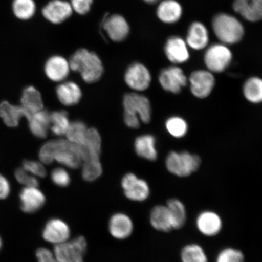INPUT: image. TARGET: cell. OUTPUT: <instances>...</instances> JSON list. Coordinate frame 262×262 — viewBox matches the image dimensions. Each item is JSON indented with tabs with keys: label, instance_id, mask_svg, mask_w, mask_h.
Wrapping results in <instances>:
<instances>
[{
	"label": "cell",
	"instance_id": "obj_17",
	"mask_svg": "<svg viewBox=\"0 0 262 262\" xmlns=\"http://www.w3.org/2000/svg\"><path fill=\"white\" fill-rule=\"evenodd\" d=\"M70 3L63 0H52L42 9V14L49 22L60 24L73 14Z\"/></svg>",
	"mask_w": 262,
	"mask_h": 262
},
{
	"label": "cell",
	"instance_id": "obj_2",
	"mask_svg": "<svg viewBox=\"0 0 262 262\" xmlns=\"http://www.w3.org/2000/svg\"><path fill=\"white\" fill-rule=\"evenodd\" d=\"M213 32L221 43L235 45L244 38L245 29L242 23L234 16L226 13L216 15L212 21Z\"/></svg>",
	"mask_w": 262,
	"mask_h": 262
},
{
	"label": "cell",
	"instance_id": "obj_10",
	"mask_svg": "<svg viewBox=\"0 0 262 262\" xmlns=\"http://www.w3.org/2000/svg\"><path fill=\"white\" fill-rule=\"evenodd\" d=\"M160 84L169 93L179 94L188 83V78L181 68L171 66L163 69L159 76Z\"/></svg>",
	"mask_w": 262,
	"mask_h": 262
},
{
	"label": "cell",
	"instance_id": "obj_34",
	"mask_svg": "<svg viewBox=\"0 0 262 262\" xmlns=\"http://www.w3.org/2000/svg\"><path fill=\"white\" fill-rule=\"evenodd\" d=\"M12 7L14 15L21 20H28L36 12L34 0H14Z\"/></svg>",
	"mask_w": 262,
	"mask_h": 262
},
{
	"label": "cell",
	"instance_id": "obj_25",
	"mask_svg": "<svg viewBox=\"0 0 262 262\" xmlns=\"http://www.w3.org/2000/svg\"><path fill=\"white\" fill-rule=\"evenodd\" d=\"M56 94L61 104L67 106H73L79 103L82 97L80 88L73 81H66L56 88Z\"/></svg>",
	"mask_w": 262,
	"mask_h": 262
},
{
	"label": "cell",
	"instance_id": "obj_13",
	"mask_svg": "<svg viewBox=\"0 0 262 262\" xmlns=\"http://www.w3.org/2000/svg\"><path fill=\"white\" fill-rule=\"evenodd\" d=\"M151 74L145 65L134 63L127 68L124 80L131 89L143 91L147 89L151 83Z\"/></svg>",
	"mask_w": 262,
	"mask_h": 262
},
{
	"label": "cell",
	"instance_id": "obj_27",
	"mask_svg": "<svg viewBox=\"0 0 262 262\" xmlns=\"http://www.w3.org/2000/svg\"><path fill=\"white\" fill-rule=\"evenodd\" d=\"M29 127L33 135L39 139H45L48 136L51 125V114L42 110L32 115L28 120Z\"/></svg>",
	"mask_w": 262,
	"mask_h": 262
},
{
	"label": "cell",
	"instance_id": "obj_22",
	"mask_svg": "<svg viewBox=\"0 0 262 262\" xmlns=\"http://www.w3.org/2000/svg\"><path fill=\"white\" fill-rule=\"evenodd\" d=\"M232 7L246 20L257 22L262 19V0H234Z\"/></svg>",
	"mask_w": 262,
	"mask_h": 262
},
{
	"label": "cell",
	"instance_id": "obj_18",
	"mask_svg": "<svg viewBox=\"0 0 262 262\" xmlns=\"http://www.w3.org/2000/svg\"><path fill=\"white\" fill-rule=\"evenodd\" d=\"M19 199L21 210L27 214L37 212L46 202L43 192L38 187H25L19 193Z\"/></svg>",
	"mask_w": 262,
	"mask_h": 262
},
{
	"label": "cell",
	"instance_id": "obj_1",
	"mask_svg": "<svg viewBox=\"0 0 262 262\" xmlns=\"http://www.w3.org/2000/svg\"><path fill=\"white\" fill-rule=\"evenodd\" d=\"M71 70L79 73L86 83H93L102 77L104 68L98 55L84 48L78 49L72 55L70 61Z\"/></svg>",
	"mask_w": 262,
	"mask_h": 262
},
{
	"label": "cell",
	"instance_id": "obj_8",
	"mask_svg": "<svg viewBox=\"0 0 262 262\" xmlns=\"http://www.w3.org/2000/svg\"><path fill=\"white\" fill-rule=\"evenodd\" d=\"M79 146L82 156L81 165H96L101 164V140L96 129L88 128L86 138Z\"/></svg>",
	"mask_w": 262,
	"mask_h": 262
},
{
	"label": "cell",
	"instance_id": "obj_12",
	"mask_svg": "<svg viewBox=\"0 0 262 262\" xmlns=\"http://www.w3.org/2000/svg\"><path fill=\"white\" fill-rule=\"evenodd\" d=\"M71 234L70 226L60 218H52L48 221L42 232L44 240L54 245L70 240Z\"/></svg>",
	"mask_w": 262,
	"mask_h": 262
},
{
	"label": "cell",
	"instance_id": "obj_44",
	"mask_svg": "<svg viewBox=\"0 0 262 262\" xmlns=\"http://www.w3.org/2000/svg\"><path fill=\"white\" fill-rule=\"evenodd\" d=\"M124 120L126 125L130 128L137 129L140 126V120L138 117L124 114Z\"/></svg>",
	"mask_w": 262,
	"mask_h": 262
},
{
	"label": "cell",
	"instance_id": "obj_20",
	"mask_svg": "<svg viewBox=\"0 0 262 262\" xmlns=\"http://www.w3.org/2000/svg\"><path fill=\"white\" fill-rule=\"evenodd\" d=\"M70 62L63 57L54 55L48 59L45 65L46 75L52 81H64L70 74Z\"/></svg>",
	"mask_w": 262,
	"mask_h": 262
},
{
	"label": "cell",
	"instance_id": "obj_36",
	"mask_svg": "<svg viewBox=\"0 0 262 262\" xmlns=\"http://www.w3.org/2000/svg\"><path fill=\"white\" fill-rule=\"evenodd\" d=\"M88 129L86 124L81 121L71 122L66 134L67 139L75 145L80 146L86 138Z\"/></svg>",
	"mask_w": 262,
	"mask_h": 262
},
{
	"label": "cell",
	"instance_id": "obj_24",
	"mask_svg": "<svg viewBox=\"0 0 262 262\" xmlns=\"http://www.w3.org/2000/svg\"><path fill=\"white\" fill-rule=\"evenodd\" d=\"M150 224L156 230L168 232L173 229L172 219L166 205H157L150 213Z\"/></svg>",
	"mask_w": 262,
	"mask_h": 262
},
{
	"label": "cell",
	"instance_id": "obj_33",
	"mask_svg": "<svg viewBox=\"0 0 262 262\" xmlns=\"http://www.w3.org/2000/svg\"><path fill=\"white\" fill-rule=\"evenodd\" d=\"M70 124L68 113L66 111H54L51 114L50 129L55 136L66 135Z\"/></svg>",
	"mask_w": 262,
	"mask_h": 262
},
{
	"label": "cell",
	"instance_id": "obj_32",
	"mask_svg": "<svg viewBox=\"0 0 262 262\" xmlns=\"http://www.w3.org/2000/svg\"><path fill=\"white\" fill-rule=\"evenodd\" d=\"M180 260L182 262H208L204 248L198 244L185 245L180 253Z\"/></svg>",
	"mask_w": 262,
	"mask_h": 262
},
{
	"label": "cell",
	"instance_id": "obj_4",
	"mask_svg": "<svg viewBox=\"0 0 262 262\" xmlns=\"http://www.w3.org/2000/svg\"><path fill=\"white\" fill-rule=\"evenodd\" d=\"M53 159L67 168L77 169L82 164L80 147L67 139L54 140Z\"/></svg>",
	"mask_w": 262,
	"mask_h": 262
},
{
	"label": "cell",
	"instance_id": "obj_35",
	"mask_svg": "<svg viewBox=\"0 0 262 262\" xmlns=\"http://www.w3.org/2000/svg\"><path fill=\"white\" fill-rule=\"evenodd\" d=\"M165 126L170 135L177 139H180L185 137L188 131V123L181 117L173 116L169 117L166 120Z\"/></svg>",
	"mask_w": 262,
	"mask_h": 262
},
{
	"label": "cell",
	"instance_id": "obj_38",
	"mask_svg": "<svg viewBox=\"0 0 262 262\" xmlns=\"http://www.w3.org/2000/svg\"><path fill=\"white\" fill-rule=\"evenodd\" d=\"M15 178L20 184L25 187H38L39 182L36 177L32 176L23 168L16 169Z\"/></svg>",
	"mask_w": 262,
	"mask_h": 262
},
{
	"label": "cell",
	"instance_id": "obj_41",
	"mask_svg": "<svg viewBox=\"0 0 262 262\" xmlns=\"http://www.w3.org/2000/svg\"><path fill=\"white\" fill-rule=\"evenodd\" d=\"M94 0H71L70 4L73 11L77 14L85 15L90 11Z\"/></svg>",
	"mask_w": 262,
	"mask_h": 262
},
{
	"label": "cell",
	"instance_id": "obj_39",
	"mask_svg": "<svg viewBox=\"0 0 262 262\" xmlns=\"http://www.w3.org/2000/svg\"><path fill=\"white\" fill-rule=\"evenodd\" d=\"M23 168L31 175L43 178L47 176V170L42 163L35 160H25L23 162Z\"/></svg>",
	"mask_w": 262,
	"mask_h": 262
},
{
	"label": "cell",
	"instance_id": "obj_37",
	"mask_svg": "<svg viewBox=\"0 0 262 262\" xmlns=\"http://www.w3.org/2000/svg\"><path fill=\"white\" fill-rule=\"evenodd\" d=\"M215 262H245V260L244 254L241 250L227 247L219 252Z\"/></svg>",
	"mask_w": 262,
	"mask_h": 262
},
{
	"label": "cell",
	"instance_id": "obj_5",
	"mask_svg": "<svg viewBox=\"0 0 262 262\" xmlns=\"http://www.w3.org/2000/svg\"><path fill=\"white\" fill-rule=\"evenodd\" d=\"M232 60L230 49L221 42L209 47L204 55L206 67L212 73H221L225 71L231 64Z\"/></svg>",
	"mask_w": 262,
	"mask_h": 262
},
{
	"label": "cell",
	"instance_id": "obj_46",
	"mask_svg": "<svg viewBox=\"0 0 262 262\" xmlns=\"http://www.w3.org/2000/svg\"><path fill=\"white\" fill-rule=\"evenodd\" d=\"M2 247V241L1 237H0V250H1Z\"/></svg>",
	"mask_w": 262,
	"mask_h": 262
},
{
	"label": "cell",
	"instance_id": "obj_15",
	"mask_svg": "<svg viewBox=\"0 0 262 262\" xmlns=\"http://www.w3.org/2000/svg\"><path fill=\"white\" fill-rule=\"evenodd\" d=\"M164 50L167 58L173 64H183L189 60V47L185 40L178 36L168 38Z\"/></svg>",
	"mask_w": 262,
	"mask_h": 262
},
{
	"label": "cell",
	"instance_id": "obj_19",
	"mask_svg": "<svg viewBox=\"0 0 262 262\" xmlns=\"http://www.w3.org/2000/svg\"><path fill=\"white\" fill-rule=\"evenodd\" d=\"M103 27L111 40L122 41L129 33V26L126 19L119 14H114L104 19Z\"/></svg>",
	"mask_w": 262,
	"mask_h": 262
},
{
	"label": "cell",
	"instance_id": "obj_43",
	"mask_svg": "<svg viewBox=\"0 0 262 262\" xmlns=\"http://www.w3.org/2000/svg\"><path fill=\"white\" fill-rule=\"evenodd\" d=\"M11 192V184L9 180L0 173V200L8 198Z\"/></svg>",
	"mask_w": 262,
	"mask_h": 262
},
{
	"label": "cell",
	"instance_id": "obj_30",
	"mask_svg": "<svg viewBox=\"0 0 262 262\" xmlns=\"http://www.w3.org/2000/svg\"><path fill=\"white\" fill-rule=\"evenodd\" d=\"M243 94L249 102L253 104L262 103V78L252 77L245 82Z\"/></svg>",
	"mask_w": 262,
	"mask_h": 262
},
{
	"label": "cell",
	"instance_id": "obj_45",
	"mask_svg": "<svg viewBox=\"0 0 262 262\" xmlns=\"http://www.w3.org/2000/svg\"><path fill=\"white\" fill-rule=\"evenodd\" d=\"M143 1L149 3V4H154V3L158 2L159 0H143Z\"/></svg>",
	"mask_w": 262,
	"mask_h": 262
},
{
	"label": "cell",
	"instance_id": "obj_23",
	"mask_svg": "<svg viewBox=\"0 0 262 262\" xmlns=\"http://www.w3.org/2000/svg\"><path fill=\"white\" fill-rule=\"evenodd\" d=\"M0 117L6 126L16 127L19 125L22 118L28 120L31 116L21 106L14 105L4 101L0 103Z\"/></svg>",
	"mask_w": 262,
	"mask_h": 262
},
{
	"label": "cell",
	"instance_id": "obj_16",
	"mask_svg": "<svg viewBox=\"0 0 262 262\" xmlns=\"http://www.w3.org/2000/svg\"><path fill=\"white\" fill-rule=\"evenodd\" d=\"M108 230L114 238L124 240L133 234L134 223L128 215L123 212L115 213L108 222Z\"/></svg>",
	"mask_w": 262,
	"mask_h": 262
},
{
	"label": "cell",
	"instance_id": "obj_29",
	"mask_svg": "<svg viewBox=\"0 0 262 262\" xmlns=\"http://www.w3.org/2000/svg\"><path fill=\"white\" fill-rule=\"evenodd\" d=\"M134 147L137 155L142 158L155 161L157 158L156 140L150 134L140 136L136 139Z\"/></svg>",
	"mask_w": 262,
	"mask_h": 262
},
{
	"label": "cell",
	"instance_id": "obj_21",
	"mask_svg": "<svg viewBox=\"0 0 262 262\" xmlns=\"http://www.w3.org/2000/svg\"><path fill=\"white\" fill-rule=\"evenodd\" d=\"M185 41L189 48L194 50L200 51L206 48L209 41L207 28L201 22H193L189 26Z\"/></svg>",
	"mask_w": 262,
	"mask_h": 262
},
{
	"label": "cell",
	"instance_id": "obj_7",
	"mask_svg": "<svg viewBox=\"0 0 262 262\" xmlns=\"http://www.w3.org/2000/svg\"><path fill=\"white\" fill-rule=\"evenodd\" d=\"M124 114L138 117L144 123H149L151 119V106L146 97L137 93L126 94L123 101Z\"/></svg>",
	"mask_w": 262,
	"mask_h": 262
},
{
	"label": "cell",
	"instance_id": "obj_28",
	"mask_svg": "<svg viewBox=\"0 0 262 262\" xmlns=\"http://www.w3.org/2000/svg\"><path fill=\"white\" fill-rule=\"evenodd\" d=\"M21 106L31 116L43 109V101L41 95L34 86H29L25 88L21 97Z\"/></svg>",
	"mask_w": 262,
	"mask_h": 262
},
{
	"label": "cell",
	"instance_id": "obj_26",
	"mask_svg": "<svg viewBox=\"0 0 262 262\" xmlns=\"http://www.w3.org/2000/svg\"><path fill=\"white\" fill-rule=\"evenodd\" d=\"M183 8L176 0H164L157 9V15L164 24H173L181 18Z\"/></svg>",
	"mask_w": 262,
	"mask_h": 262
},
{
	"label": "cell",
	"instance_id": "obj_42",
	"mask_svg": "<svg viewBox=\"0 0 262 262\" xmlns=\"http://www.w3.org/2000/svg\"><path fill=\"white\" fill-rule=\"evenodd\" d=\"M38 262H59L55 257L54 252L47 248H39L36 251Z\"/></svg>",
	"mask_w": 262,
	"mask_h": 262
},
{
	"label": "cell",
	"instance_id": "obj_3",
	"mask_svg": "<svg viewBox=\"0 0 262 262\" xmlns=\"http://www.w3.org/2000/svg\"><path fill=\"white\" fill-rule=\"evenodd\" d=\"M201 160L198 156L186 152L172 151L166 157L167 169L179 178H186L198 171Z\"/></svg>",
	"mask_w": 262,
	"mask_h": 262
},
{
	"label": "cell",
	"instance_id": "obj_31",
	"mask_svg": "<svg viewBox=\"0 0 262 262\" xmlns=\"http://www.w3.org/2000/svg\"><path fill=\"white\" fill-rule=\"evenodd\" d=\"M166 205L171 215L173 229L183 228L187 220V212L185 205L179 199H171L169 200Z\"/></svg>",
	"mask_w": 262,
	"mask_h": 262
},
{
	"label": "cell",
	"instance_id": "obj_11",
	"mask_svg": "<svg viewBox=\"0 0 262 262\" xmlns=\"http://www.w3.org/2000/svg\"><path fill=\"white\" fill-rule=\"evenodd\" d=\"M122 187L124 195L131 201H145L150 195L148 183L133 173H127L123 177Z\"/></svg>",
	"mask_w": 262,
	"mask_h": 262
},
{
	"label": "cell",
	"instance_id": "obj_9",
	"mask_svg": "<svg viewBox=\"0 0 262 262\" xmlns=\"http://www.w3.org/2000/svg\"><path fill=\"white\" fill-rule=\"evenodd\" d=\"M188 82L192 94L200 99L209 96L215 84L214 75L208 70L192 72L188 78Z\"/></svg>",
	"mask_w": 262,
	"mask_h": 262
},
{
	"label": "cell",
	"instance_id": "obj_40",
	"mask_svg": "<svg viewBox=\"0 0 262 262\" xmlns=\"http://www.w3.org/2000/svg\"><path fill=\"white\" fill-rule=\"evenodd\" d=\"M51 180L55 185L60 187H66L70 185L71 177L67 170L62 168L53 169L51 172Z\"/></svg>",
	"mask_w": 262,
	"mask_h": 262
},
{
	"label": "cell",
	"instance_id": "obj_6",
	"mask_svg": "<svg viewBox=\"0 0 262 262\" xmlns=\"http://www.w3.org/2000/svg\"><path fill=\"white\" fill-rule=\"evenodd\" d=\"M86 250V238L78 236L64 243L55 245L53 252L59 262H84Z\"/></svg>",
	"mask_w": 262,
	"mask_h": 262
},
{
	"label": "cell",
	"instance_id": "obj_14",
	"mask_svg": "<svg viewBox=\"0 0 262 262\" xmlns=\"http://www.w3.org/2000/svg\"><path fill=\"white\" fill-rule=\"evenodd\" d=\"M196 228L200 233L208 237L218 235L223 228L222 219L217 212L204 211L196 218Z\"/></svg>",
	"mask_w": 262,
	"mask_h": 262
}]
</instances>
